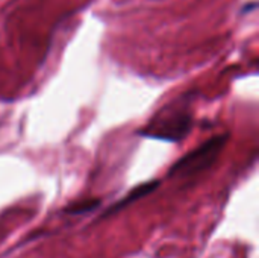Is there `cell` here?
I'll list each match as a JSON object with an SVG mask.
<instances>
[{
	"label": "cell",
	"instance_id": "6da1fadb",
	"mask_svg": "<svg viewBox=\"0 0 259 258\" xmlns=\"http://www.w3.org/2000/svg\"><path fill=\"white\" fill-rule=\"evenodd\" d=\"M228 140V135H219L206 143H203L196 151L190 152L184 158H181L170 170V175H191L196 172H200L211 166V163L219 157L222 152L225 143Z\"/></svg>",
	"mask_w": 259,
	"mask_h": 258
},
{
	"label": "cell",
	"instance_id": "7a4b0ae2",
	"mask_svg": "<svg viewBox=\"0 0 259 258\" xmlns=\"http://www.w3.org/2000/svg\"><path fill=\"white\" fill-rule=\"evenodd\" d=\"M152 129L143 131V137H152L167 141H178L181 140L191 126V119L185 113H175L170 117H161L158 122L149 125Z\"/></svg>",
	"mask_w": 259,
	"mask_h": 258
},
{
	"label": "cell",
	"instance_id": "3957f363",
	"mask_svg": "<svg viewBox=\"0 0 259 258\" xmlns=\"http://www.w3.org/2000/svg\"><path fill=\"white\" fill-rule=\"evenodd\" d=\"M158 187H159V181H150V182H144V184H141V186L135 187L134 190H131V192L127 193V196H126V198H123L120 202H117L115 205H112V207L105 213V216H103V217H106V216H109V214H112V213H117V211L123 210V208H124V207H127L129 204H132V202H135V201H138V199H141V198L147 196L149 193L155 192Z\"/></svg>",
	"mask_w": 259,
	"mask_h": 258
},
{
	"label": "cell",
	"instance_id": "277c9868",
	"mask_svg": "<svg viewBox=\"0 0 259 258\" xmlns=\"http://www.w3.org/2000/svg\"><path fill=\"white\" fill-rule=\"evenodd\" d=\"M99 205H100V201L99 199H94V201L88 199V201H83L80 204H73V205L67 207L65 211L70 213V214H83V213H88V211L97 208Z\"/></svg>",
	"mask_w": 259,
	"mask_h": 258
}]
</instances>
